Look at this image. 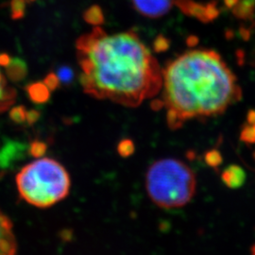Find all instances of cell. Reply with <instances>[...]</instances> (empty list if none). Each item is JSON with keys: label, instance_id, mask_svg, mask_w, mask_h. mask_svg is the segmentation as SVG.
<instances>
[{"label": "cell", "instance_id": "cell-21", "mask_svg": "<svg viewBox=\"0 0 255 255\" xmlns=\"http://www.w3.org/2000/svg\"><path fill=\"white\" fill-rule=\"evenodd\" d=\"M44 83L46 84V87L51 91V90H54L59 86L60 81H59V79H58L56 74L51 73L46 77Z\"/></svg>", "mask_w": 255, "mask_h": 255}, {"label": "cell", "instance_id": "cell-18", "mask_svg": "<svg viewBox=\"0 0 255 255\" xmlns=\"http://www.w3.org/2000/svg\"><path fill=\"white\" fill-rule=\"evenodd\" d=\"M241 141L247 144H255V127L249 124L243 128L240 135Z\"/></svg>", "mask_w": 255, "mask_h": 255}, {"label": "cell", "instance_id": "cell-27", "mask_svg": "<svg viewBox=\"0 0 255 255\" xmlns=\"http://www.w3.org/2000/svg\"><path fill=\"white\" fill-rule=\"evenodd\" d=\"M30 1H34V0H30Z\"/></svg>", "mask_w": 255, "mask_h": 255}, {"label": "cell", "instance_id": "cell-11", "mask_svg": "<svg viewBox=\"0 0 255 255\" xmlns=\"http://www.w3.org/2000/svg\"><path fill=\"white\" fill-rule=\"evenodd\" d=\"M49 92L50 90L46 87L45 83L36 82L33 84H30L27 87V94L30 100L34 101L35 103H44L49 98Z\"/></svg>", "mask_w": 255, "mask_h": 255}, {"label": "cell", "instance_id": "cell-24", "mask_svg": "<svg viewBox=\"0 0 255 255\" xmlns=\"http://www.w3.org/2000/svg\"><path fill=\"white\" fill-rule=\"evenodd\" d=\"M248 121H249V124L255 126V111L250 112L248 116Z\"/></svg>", "mask_w": 255, "mask_h": 255}, {"label": "cell", "instance_id": "cell-13", "mask_svg": "<svg viewBox=\"0 0 255 255\" xmlns=\"http://www.w3.org/2000/svg\"><path fill=\"white\" fill-rule=\"evenodd\" d=\"M204 160L205 163L208 164L211 167L218 169L219 165H221L223 162V158L222 155L219 152V150L213 148L208 150L205 154H204Z\"/></svg>", "mask_w": 255, "mask_h": 255}, {"label": "cell", "instance_id": "cell-10", "mask_svg": "<svg viewBox=\"0 0 255 255\" xmlns=\"http://www.w3.org/2000/svg\"><path fill=\"white\" fill-rule=\"evenodd\" d=\"M6 71L9 80L18 82L26 77L27 66L20 59H10L9 64L6 65Z\"/></svg>", "mask_w": 255, "mask_h": 255}, {"label": "cell", "instance_id": "cell-3", "mask_svg": "<svg viewBox=\"0 0 255 255\" xmlns=\"http://www.w3.org/2000/svg\"><path fill=\"white\" fill-rule=\"evenodd\" d=\"M20 197L37 208H49L64 200L70 192V175L63 164L48 157L36 158L16 176Z\"/></svg>", "mask_w": 255, "mask_h": 255}, {"label": "cell", "instance_id": "cell-15", "mask_svg": "<svg viewBox=\"0 0 255 255\" xmlns=\"http://www.w3.org/2000/svg\"><path fill=\"white\" fill-rule=\"evenodd\" d=\"M46 149H47V146L46 144L41 141L32 142L28 147L29 154L34 156L35 158H40L43 155L46 154Z\"/></svg>", "mask_w": 255, "mask_h": 255}, {"label": "cell", "instance_id": "cell-1", "mask_svg": "<svg viewBox=\"0 0 255 255\" xmlns=\"http://www.w3.org/2000/svg\"><path fill=\"white\" fill-rule=\"evenodd\" d=\"M83 91L98 100L137 107L162 90L163 71L133 31L94 27L77 41Z\"/></svg>", "mask_w": 255, "mask_h": 255}, {"label": "cell", "instance_id": "cell-20", "mask_svg": "<svg viewBox=\"0 0 255 255\" xmlns=\"http://www.w3.org/2000/svg\"><path fill=\"white\" fill-rule=\"evenodd\" d=\"M168 47H169V42L165 37L160 35L156 38L154 42V50L156 52H163L165 51Z\"/></svg>", "mask_w": 255, "mask_h": 255}, {"label": "cell", "instance_id": "cell-7", "mask_svg": "<svg viewBox=\"0 0 255 255\" xmlns=\"http://www.w3.org/2000/svg\"><path fill=\"white\" fill-rule=\"evenodd\" d=\"M221 180L229 188L237 189L245 183L246 173L241 166L231 164L223 170L221 174Z\"/></svg>", "mask_w": 255, "mask_h": 255}, {"label": "cell", "instance_id": "cell-8", "mask_svg": "<svg viewBox=\"0 0 255 255\" xmlns=\"http://www.w3.org/2000/svg\"><path fill=\"white\" fill-rule=\"evenodd\" d=\"M24 149V146L17 142L8 141L0 149V168L9 166L15 155L21 154V150Z\"/></svg>", "mask_w": 255, "mask_h": 255}, {"label": "cell", "instance_id": "cell-22", "mask_svg": "<svg viewBox=\"0 0 255 255\" xmlns=\"http://www.w3.org/2000/svg\"><path fill=\"white\" fill-rule=\"evenodd\" d=\"M39 116H40L39 113L36 112V111H34V110L28 111V112H27V119H26V121H27L29 125H31V124H33L36 121L37 119H39Z\"/></svg>", "mask_w": 255, "mask_h": 255}, {"label": "cell", "instance_id": "cell-6", "mask_svg": "<svg viewBox=\"0 0 255 255\" xmlns=\"http://www.w3.org/2000/svg\"><path fill=\"white\" fill-rule=\"evenodd\" d=\"M0 255H17V243L12 223L0 210Z\"/></svg>", "mask_w": 255, "mask_h": 255}, {"label": "cell", "instance_id": "cell-16", "mask_svg": "<svg viewBox=\"0 0 255 255\" xmlns=\"http://www.w3.org/2000/svg\"><path fill=\"white\" fill-rule=\"evenodd\" d=\"M25 0H12L11 4H10V8H11V15L12 18L18 19L22 17L24 15V11H25Z\"/></svg>", "mask_w": 255, "mask_h": 255}, {"label": "cell", "instance_id": "cell-17", "mask_svg": "<svg viewBox=\"0 0 255 255\" xmlns=\"http://www.w3.org/2000/svg\"><path fill=\"white\" fill-rule=\"evenodd\" d=\"M9 117L12 121H14L17 124L24 123L27 119V111L23 106L15 107L10 111Z\"/></svg>", "mask_w": 255, "mask_h": 255}, {"label": "cell", "instance_id": "cell-26", "mask_svg": "<svg viewBox=\"0 0 255 255\" xmlns=\"http://www.w3.org/2000/svg\"><path fill=\"white\" fill-rule=\"evenodd\" d=\"M254 156H255V154H254Z\"/></svg>", "mask_w": 255, "mask_h": 255}, {"label": "cell", "instance_id": "cell-12", "mask_svg": "<svg viewBox=\"0 0 255 255\" xmlns=\"http://www.w3.org/2000/svg\"><path fill=\"white\" fill-rule=\"evenodd\" d=\"M84 20L94 27H99L104 22V15L101 7L93 5L84 12Z\"/></svg>", "mask_w": 255, "mask_h": 255}, {"label": "cell", "instance_id": "cell-25", "mask_svg": "<svg viewBox=\"0 0 255 255\" xmlns=\"http://www.w3.org/2000/svg\"><path fill=\"white\" fill-rule=\"evenodd\" d=\"M252 255H255V245L252 248Z\"/></svg>", "mask_w": 255, "mask_h": 255}, {"label": "cell", "instance_id": "cell-19", "mask_svg": "<svg viewBox=\"0 0 255 255\" xmlns=\"http://www.w3.org/2000/svg\"><path fill=\"white\" fill-rule=\"evenodd\" d=\"M57 77L59 79L60 82H64V83H68L73 80V71L66 66L61 67L58 72H57Z\"/></svg>", "mask_w": 255, "mask_h": 255}, {"label": "cell", "instance_id": "cell-9", "mask_svg": "<svg viewBox=\"0 0 255 255\" xmlns=\"http://www.w3.org/2000/svg\"><path fill=\"white\" fill-rule=\"evenodd\" d=\"M16 92L12 88L7 86L5 78L0 73V114L9 109L14 103Z\"/></svg>", "mask_w": 255, "mask_h": 255}, {"label": "cell", "instance_id": "cell-5", "mask_svg": "<svg viewBox=\"0 0 255 255\" xmlns=\"http://www.w3.org/2000/svg\"><path fill=\"white\" fill-rule=\"evenodd\" d=\"M138 12L148 18H159L172 9L176 0H131Z\"/></svg>", "mask_w": 255, "mask_h": 255}, {"label": "cell", "instance_id": "cell-23", "mask_svg": "<svg viewBox=\"0 0 255 255\" xmlns=\"http://www.w3.org/2000/svg\"><path fill=\"white\" fill-rule=\"evenodd\" d=\"M9 61H10V58L8 55H0V65L6 66L7 64H9Z\"/></svg>", "mask_w": 255, "mask_h": 255}, {"label": "cell", "instance_id": "cell-4", "mask_svg": "<svg viewBox=\"0 0 255 255\" xmlns=\"http://www.w3.org/2000/svg\"><path fill=\"white\" fill-rule=\"evenodd\" d=\"M196 187L195 174L179 159H160L147 168L146 193L160 208L176 209L185 206L195 196Z\"/></svg>", "mask_w": 255, "mask_h": 255}, {"label": "cell", "instance_id": "cell-2", "mask_svg": "<svg viewBox=\"0 0 255 255\" xmlns=\"http://www.w3.org/2000/svg\"><path fill=\"white\" fill-rule=\"evenodd\" d=\"M162 88L171 129L190 119L222 115L242 94L236 75L210 49L188 50L172 61L163 71Z\"/></svg>", "mask_w": 255, "mask_h": 255}, {"label": "cell", "instance_id": "cell-14", "mask_svg": "<svg viewBox=\"0 0 255 255\" xmlns=\"http://www.w3.org/2000/svg\"><path fill=\"white\" fill-rule=\"evenodd\" d=\"M118 152L123 158H128L133 154L135 150V146L132 140L130 139H123L121 140L118 145Z\"/></svg>", "mask_w": 255, "mask_h": 255}]
</instances>
